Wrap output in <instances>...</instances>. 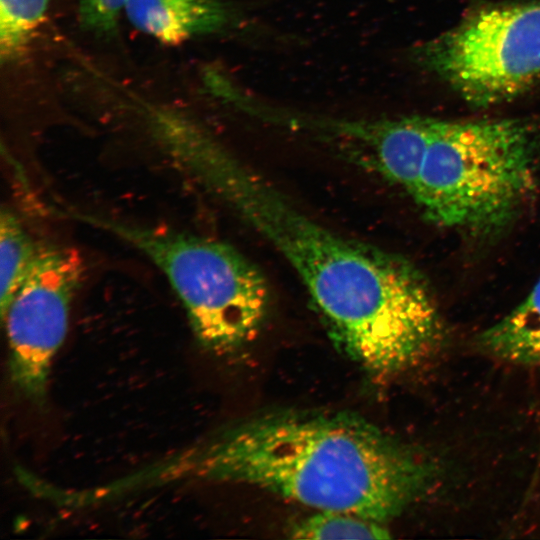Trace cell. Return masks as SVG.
I'll use <instances>...</instances> for the list:
<instances>
[{
  "label": "cell",
  "instance_id": "obj_3",
  "mask_svg": "<svg viewBox=\"0 0 540 540\" xmlns=\"http://www.w3.org/2000/svg\"><path fill=\"white\" fill-rule=\"evenodd\" d=\"M539 158L540 117L431 118L410 196L434 224L494 234L512 222L532 194Z\"/></svg>",
  "mask_w": 540,
  "mask_h": 540
},
{
  "label": "cell",
  "instance_id": "obj_9",
  "mask_svg": "<svg viewBox=\"0 0 540 540\" xmlns=\"http://www.w3.org/2000/svg\"><path fill=\"white\" fill-rule=\"evenodd\" d=\"M480 347L517 364H540V279L510 313L483 331Z\"/></svg>",
  "mask_w": 540,
  "mask_h": 540
},
{
  "label": "cell",
  "instance_id": "obj_8",
  "mask_svg": "<svg viewBox=\"0 0 540 540\" xmlns=\"http://www.w3.org/2000/svg\"><path fill=\"white\" fill-rule=\"evenodd\" d=\"M124 13L137 30L166 45L218 33L233 20L222 0H128Z\"/></svg>",
  "mask_w": 540,
  "mask_h": 540
},
{
  "label": "cell",
  "instance_id": "obj_4",
  "mask_svg": "<svg viewBox=\"0 0 540 540\" xmlns=\"http://www.w3.org/2000/svg\"><path fill=\"white\" fill-rule=\"evenodd\" d=\"M66 213L143 253L167 278L194 336L208 351L218 356L233 354L260 331L270 307L269 285L256 265L232 245L99 214Z\"/></svg>",
  "mask_w": 540,
  "mask_h": 540
},
{
  "label": "cell",
  "instance_id": "obj_12",
  "mask_svg": "<svg viewBox=\"0 0 540 540\" xmlns=\"http://www.w3.org/2000/svg\"><path fill=\"white\" fill-rule=\"evenodd\" d=\"M378 521L341 511H318L295 524L296 539H389V531Z\"/></svg>",
  "mask_w": 540,
  "mask_h": 540
},
{
  "label": "cell",
  "instance_id": "obj_11",
  "mask_svg": "<svg viewBox=\"0 0 540 540\" xmlns=\"http://www.w3.org/2000/svg\"><path fill=\"white\" fill-rule=\"evenodd\" d=\"M49 0H0V57L11 63L27 49L43 22Z\"/></svg>",
  "mask_w": 540,
  "mask_h": 540
},
{
  "label": "cell",
  "instance_id": "obj_5",
  "mask_svg": "<svg viewBox=\"0 0 540 540\" xmlns=\"http://www.w3.org/2000/svg\"><path fill=\"white\" fill-rule=\"evenodd\" d=\"M412 54L472 106L511 101L540 80V0L477 6Z\"/></svg>",
  "mask_w": 540,
  "mask_h": 540
},
{
  "label": "cell",
  "instance_id": "obj_7",
  "mask_svg": "<svg viewBox=\"0 0 540 540\" xmlns=\"http://www.w3.org/2000/svg\"><path fill=\"white\" fill-rule=\"evenodd\" d=\"M430 117L377 120L329 118L326 134L342 139L351 155L409 195L413 192L430 132Z\"/></svg>",
  "mask_w": 540,
  "mask_h": 540
},
{
  "label": "cell",
  "instance_id": "obj_10",
  "mask_svg": "<svg viewBox=\"0 0 540 540\" xmlns=\"http://www.w3.org/2000/svg\"><path fill=\"white\" fill-rule=\"evenodd\" d=\"M41 244L36 242L8 207L0 214V310L4 315L28 277Z\"/></svg>",
  "mask_w": 540,
  "mask_h": 540
},
{
  "label": "cell",
  "instance_id": "obj_1",
  "mask_svg": "<svg viewBox=\"0 0 540 540\" xmlns=\"http://www.w3.org/2000/svg\"><path fill=\"white\" fill-rule=\"evenodd\" d=\"M189 174L280 253L332 335L369 372H403L439 346L434 295L410 261L326 227L220 142L196 155Z\"/></svg>",
  "mask_w": 540,
  "mask_h": 540
},
{
  "label": "cell",
  "instance_id": "obj_2",
  "mask_svg": "<svg viewBox=\"0 0 540 540\" xmlns=\"http://www.w3.org/2000/svg\"><path fill=\"white\" fill-rule=\"evenodd\" d=\"M436 468L354 415L279 411L157 460L139 479L145 488L187 480L253 486L318 511L384 523L428 489Z\"/></svg>",
  "mask_w": 540,
  "mask_h": 540
},
{
  "label": "cell",
  "instance_id": "obj_6",
  "mask_svg": "<svg viewBox=\"0 0 540 540\" xmlns=\"http://www.w3.org/2000/svg\"><path fill=\"white\" fill-rule=\"evenodd\" d=\"M84 273L80 253L41 244L32 269L4 315L9 376L30 402L46 401L54 356L64 342L73 299Z\"/></svg>",
  "mask_w": 540,
  "mask_h": 540
},
{
  "label": "cell",
  "instance_id": "obj_13",
  "mask_svg": "<svg viewBox=\"0 0 540 540\" xmlns=\"http://www.w3.org/2000/svg\"><path fill=\"white\" fill-rule=\"evenodd\" d=\"M79 20L87 30L109 35L117 27L128 0H76Z\"/></svg>",
  "mask_w": 540,
  "mask_h": 540
}]
</instances>
